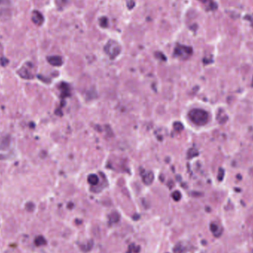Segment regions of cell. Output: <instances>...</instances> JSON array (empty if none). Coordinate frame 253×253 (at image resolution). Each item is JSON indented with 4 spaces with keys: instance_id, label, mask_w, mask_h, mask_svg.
Segmentation results:
<instances>
[{
    "instance_id": "obj_1",
    "label": "cell",
    "mask_w": 253,
    "mask_h": 253,
    "mask_svg": "<svg viewBox=\"0 0 253 253\" xmlns=\"http://www.w3.org/2000/svg\"><path fill=\"white\" fill-rule=\"evenodd\" d=\"M189 117L195 124L198 125L204 124L207 121V113L200 109H194L189 113Z\"/></svg>"
},
{
    "instance_id": "obj_2",
    "label": "cell",
    "mask_w": 253,
    "mask_h": 253,
    "mask_svg": "<svg viewBox=\"0 0 253 253\" xmlns=\"http://www.w3.org/2000/svg\"><path fill=\"white\" fill-rule=\"evenodd\" d=\"M105 51L111 59H113L121 53V46L115 41L110 40L105 45Z\"/></svg>"
},
{
    "instance_id": "obj_3",
    "label": "cell",
    "mask_w": 253,
    "mask_h": 253,
    "mask_svg": "<svg viewBox=\"0 0 253 253\" xmlns=\"http://www.w3.org/2000/svg\"><path fill=\"white\" fill-rule=\"evenodd\" d=\"M192 51V48L189 47L178 44L174 50V56L181 59H187L191 56Z\"/></svg>"
},
{
    "instance_id": "obj_4",
    "label": "cell",
    "mask_w": 253,
    "mask_h": 253,
    "mask_svg": "<svg viewBox=\"0 0 253 253\" xmlns=\"http://www.w3.org/2000/svg\"><path fill=\"white\" fill-rule=\"evenodd\" d=\"M32 67L33 65L30 62H27L17 71V73L22 79H32L34 78V76L32 75V72H31Z\"/></svg>"
},
{
    "instance_id": "obj_5",
    "label": "cell",
    "mask_w": 253,
    "mask_h": 253,
    "mask_svg": "<svg viewBox=\"0 0 253 253\" xmlns=\"http://www.w3.org/2000/svg\"><path fill=\"white\" fill-rule=\"evenodd\" d=\"M11 144V138L7 135L0 136V150H7Z\"/></svg>"
},
{
    "instance_id": "obj_6",
    "label": "cell",
    "mask_w": 253,
    "mask_h": 253,
    "mask_svg": "<svg viewBox=\"0 0 253 253\" xmlns=\"http://www.w3.org/2000/svg\"><path fill=\"white\" fill-rule=\"evenodd\" d=\"M31 19H32L33 22H34L35 25H38V26H40V25H42V23L44 22V20L42 14L38 11H33Z\"/></svg>"
},
{
    "instance_id": "obj_7",
    "label": "cell",
    "mask_w": 253,
    "mask_h": 253,
    "mask_svg": "<svg viewBox=\"0 0 253 253\" xmlns=\"http://www.w3.org/2000/svg\"><path fill=\"white\" fill-rule=\"evenodd\" d=\"M209 229H210L211 232L214 235L215 237H220L221 236V234L223 232V229L221 226L218 224V223H214V222H212V223H210L209 225Z\"/></svg>"
},
{
    "instance_id": "obj_8",
    "label": "cell",
    "mask_w": 253,
    "mask_h": 253,
    "mask_svg": "<svg viewBox=\"0 0 253 253\" xmlns=\"http://www.w3.org/2000/svg\"><path fill=\"white\" fill-rule=\"evenodd\" d=\"M48 61L50 64L53 66H61L63 64V60L62 58L59 56H52L48 57Z\"/></svg>"
},
{
    "instance_id": "obj_9",
    "label": "cell",
    "mask_w": 253,
    "mask_h": 253,
    "mask_svg": "<svg viewBox=\"0 0 253 253\" xmlns=\"http://www.w3.org/2000/svg\"><path fill=\"white\" fill-rule=\"evenodd\" d=\"M153 174L151 172H149L147 173L144 174V175L143 176V181L146 184L149 185V184H151L152 182L153 181Z\"/></svg>"
},
{
    "instance_id": "obj_10",
    "label": "cell",
    "mask_w": 253,
    "mask_h": 253,
    "mask_svg": "<svg viewBox=\"0 0 253 253\" xmlns=\"http://www.w3.org/2000/svg\"><path fill=\"white\" fill-rule=\"evenodd\" d=\"M34 243H35V244L37 246H41L46 244L47 241L46 239L44 238L42 236H38L37 237H36V238L34 239Z\"/></svg>"
},
{
    "instance_id": "obj_11",
    "label": "cell",
    "mask_w": 253,
    "mask_h": 253,
    "mask_svg": "<svg viewBox=\"0 0 253 253\" xmlns=\"http://www.w3.org/2000/svg\"><path fill=\"white\" fill-rule=\"evenodd\" d=\"M174 253H185L186 252V248L184 247L181 242L176 244L173 249Z\"/></svg>"
},
{
    "instance_id": "obj_12",
    "label": "cell",
    "mask_w": 253,
    "mask_h": 253,
    "mask_svg": "<svg viewBox=\"0 0 253 253\" xmlns=\"http://www.w3.org/2000/svg\"><path fill=\"white\" fill-rule=\"evenodd\" d=\"M88 182L92 185H96L99 182V178L95 174H91L88 176Z\"/></svg>"
},
{
    "instance_id": "obj_13",
    "label": "cell",
    "mask_w": 253,
    "mask_h": 253,
    "mask_svg": "<svg viewBox=\"0 0 253 253\" xmlns=\"http://www.w3.org/2000/svg\"><path fill=\"white\" fill-rule=\"evenodd\" d=\"M110 220L113 223H117L120 220V215L116 212H113L110 215Z\"/></svg>"
},
{
    "instance_id": "obj_14",
    "label": "cell",
    "mask_w": 253,
    "mask_h": 253,
    "mask_svg": "<svg viewBox=\"0 0 253 253\" xmlns=\"http://www.w3.org/2000/svg\"><path fill=\"white\" fill-rule=\"evenodd\" d=\"M25 209L28 212H33L35 209V204L32 202H28L25 205Z\"/></svg>"
},
{
    "instance_id": "obj_15",
    "label": "cell",
    "mask_w": 253,
    "mask_h": 253,
    "mask_svg": "<svg viewBox=\"0 0 253 253\" xmlns=\"http://www.w3.org/2000/svg\"><path fill=\"white\" fill-rule=\"evenodd\" d=\"M99 23L102 28H106L108 26V19L105 16L104 17H101L99 20Z\"/></svg>"
},
{
    "instance_id": "obj_16",
    "label": "cell",
    "mask_w": 253,
    "mask_h": 253,
    "mask_svg": "<svg viewBox=\"0 0 253 253\" xmlns=\"http://www.w3.org/2000/svg\"><path fill=\"white\" fill-rule=\"evenodd\" d=\"M93 246V241H92V240H91V241H89L88 242H87V244L85 245V246H82V247L85 248V250H84V251L88 252V251H90L91 249H92Z\"/></svg>"
},
{
    "instance_id": "obj_17",
    "label": "cell",
    "mask_w": 253,
    "mask_h": 253,
    "mask_svg": "<svg viewBox=\"0 0 253 253\" xmlns=\"http://www.w3.org/2000/svg\"><path fill=\"white\" fill-rule=\"evenodd\" d=\"M172 198H173L174 200L178 201H179L181 199V193L179 191H175L172 194Z\"/></svg>"
},
{
    "instance_id": "obj_18",
    "label": "cell",
    "mask_w": 253,
    "mask_h": 253,
    "mask_svg": "<svg viewBox=\"0 0 253 253\" xmlns=\"http://www.w3.org/2000/svg\"><path fill=\"white\" fill-rule=\"evenodd\" d=\"M127 5L129 9L133 8L135 5L134 0H127Z\"/></svg>"
},
{
    "instance_id": "obj_19",
    "label": "cell",
    "mask_w": 253,
    "mask_h": 253,
    "mask_svg": "<svg viewBox=\"0 0 253 253\" xmlns=\"http://www.w3.org/2000/svg\"><path fill=\"white\" fill-rule=\"evenodd\" d=\"M7 63H8V60H7V58H1V64H2V65L5 66V65H7Z\"/></svg>"
},
{
    "instance_id": "obj_20",
    "label": "cell",
    "mask_w": 253,
    "mask_h": 253,
    "mask_svg": "<svg viewBox=\"0 0 253 253\" xmlns=\"http://www.w3.org/2000/svg\"><path fill=\"white\" fill-rule=\"evenodd\" d=\"M140 251V246H135V248L133 249V252L136 253H138Z\"/></svg>"
},
{
    "instance_id": "obj_21",
    "label": "cell",
    "mask_w": 253,
    "mask_h": 253,
    "mask_svg": "<svg viewBox=\"0 0 253 253\" xmlns=\"http://www.w3.org/2000/svg\"><path fill=\"white\" fill-rule=\"evenodd\" d=\"M139 217H140V216L136 214L134 216H133V218L135 220V221H137V220H138V219H139Z\"/></svg>"
},
{
    "instance_id": "obj_22",
    "label": "cell",
    "mask_w": 253,
    "mask_h": 253,
    "mask_svg": "<svg viewBox=\"0 0 253 253\" xmlns=\"http://www.w3.org/2000/svg\"><path fill=\"white\" fill-rule=\"evenodd\" d=\"M3 1H4V0H0V5H1V4H2V2H3Z\"/></svg>"
},
{
    "instance_id": "obj_23",
    "label": "cell",
    "mask_w": 253,
    "mask_h": 253,
    "mask_svg": "<svg viewBox=\"0 0 253 253\" xmlns=\"http://www.w3.org/2000/svg\"><path fill=\"white\" fill-rule=\"evenodd\" d=\"M0 15H1V12H0Z\"/></svg>"
}]
</instances>
